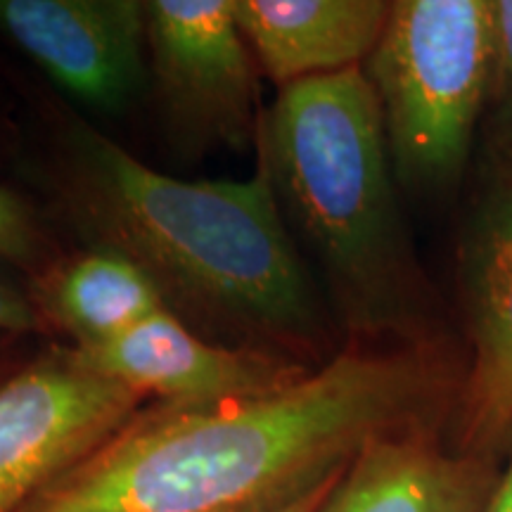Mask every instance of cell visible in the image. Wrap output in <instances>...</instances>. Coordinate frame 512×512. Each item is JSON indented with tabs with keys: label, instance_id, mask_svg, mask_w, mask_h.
<instances>
[{
	"label": "cell",
	"instance_id": "6da1fadb",
	"mask_svg": "<svg viewBox=\"0 0 512 512\" xmlns=\"http://www.w3.org/2000/svg\"><path fill=\"white\" fill-rule=\"evenodd\" d=\"M458 387L439 342L347 344L264 399L145 403L24 512H280L368 441L441 420Z\"/></svg>",
	"mask_w": 512,
	"mask_h": 512
},
{
	"label": "cell",
	"instance_id": "7a4b0ae2",
	"mask_svg": "<svg viewBox=\"0 0 512 512\" xmlns=\"http://www.w3.org/2000/svg\"><path fill=\"white\" fill-rule=\"evenodd\" d=\"M46 185L83 247L126 256L204 339L311 368L344 349L264 166L247 181H183L67 112Z\"/></svg>",
	"mask_w": 512,
	"mask_h": 512
},
{
	"label": "cell",
	"instance_id": "3957f363",
	"mask_svg": "<svg viewBox=\"0 0 512 512\" xmlns=\"http://www.w3.org/2000/svg\"><path fill=\"white\" fill-rule=\"evenodd\" d=\"M254 147L299 252L316 261L347 344L439 342L434 290L401 214L363 67L278 91Z\"/></svg>",
	"mask_w": 512,
	"mask_h": 512
},
{
	"label": "cell",
	"instance_id": "277c9868",
	"mask_svg": "<svg viewBox=\"0 0 512 512\" xmlns=\"http://www.w3.org/2000/svg\"><path fill=\"white\" fill-rule=\"evenodd\" d=\"M491 53V0H392L363 72L408 195L437 200L463 183L484 124Z\"/></svg>",
	"mask_w": 512,
	"mask_h": 512
},
{
	"label": "cell",
	"instance_id": "5b68a950",
	"mask_svg": "<svg viewBox=\"0 0 512 512\" xmlns=\"http://www.w3.org/2000/svg\"><path fill=\"white\" fill-rule=\"evenodd\" d=\"M147 86L181 157L245 152L256 143L259 64L233 0H145Z\"/></svg>",
	"mask_w": 512,
	"mask_h": 512
},
{
	"label": "cell",
	"instance_id": "8992f818",
	"mask_svg": "<svg viewBox=\"0 0 512 512\" xmlns=\"http://www.w3.org/2000/svg\"><path fill=\"white\" fill-rule=\"evenodd\" d=\"M145 401L53 342L0 387V512H24Z\"/></svg>",
	"mask_w": 512,
	"mask_h": 512
},
{
	"label": "cell",
	"instance_id": "52a82bcc",
	"mask_svg": "<svg viewBox=\"0 0 512 512\" xmlns=\"http://www.w3.org/2000/svg\"><path fill=\"white\" fill-rule=\"evenodd\" d=\"M470 368L456 394L458 448L491 456L512 434V164L486 159L458 242Z\"/></svg>",
	"mask_w": 512,
	"mask_h": 512
},
{
	"label": "cell",
	"instance_id": "ba28073f",
	"mask_svg": "<svg viewBox=\"0 0 512 512\" xmlns=\"http://www.w3.org/2000/svg\"><path fill=\"white\" fill-rule=\"evenodd\" d=\"M0 29L88 110L124 112L147 86L143 0H0Z\"/></svg>",
	"mask_w": 512,
	"mask_h": 512
},
{
	"label": "cell",
	"instance_id": "9c48e42d",
	"mask_svg": "<svg viewBox=\"0 0 512 512\" xmlns=\"http://www.w3.org/2000/svg\"><path fill=\"white\" fill-rule=\"evenodd\" d=\"M76 354L95 373L131 389L145 403L176 408L264 399L316 370L285 356L211 342L166 309L105 347Z\"/></svg>",
	"mask_w": 512,
	"mask_h": 512
},
{
	"label": "cell",
	"instance_id": "30bf717a",
	"mask_svg": "<svg viewBox=\"0 0 512 512\" xmlns=\"http://www.w3.org/2000/svg\"><path fill=\"white\" fill-rule=\"evenodd\" d=\"M439 425L368 441L316 512H484L501 470L491 456L448 448Z\"/></svg>",
	"mask_w": 512,
	"mask_h": 512
},
{
	"label": "cell",
	"instance_id": "8fae6325",
	"mask_svg": "<svg viewBox=\"0 0 512 512\" xmlns=\"http://www.w3.org/2000/svg\"><path fill=\"white\" fill-rule=\"evenodd\" d=\"M233 12L259 72L283 91L363 67L392 0H233Z\"/></svg>",
	"mask_w": 512,
	"mask_h": 512
},
{
	"label": "cell",
	"instance_id": "7c38bea8",
	"mask_svg": "<svg viewBox=\"0 0 512 512\" xmlns=\"http://www.w3.org/2000/svg\"><path fill=\"white\" fill-rule=\"evenodd\" d=\"M27 287L48 335H62L76 351L105 347L164 309L150 278L110 249L62 254Z\"/></svg>",
	"mask_w": 512,
	"mask_h": 512
},
{
	"label": "cell",
	"instance_id": "4fadbf2b",
	"mask_svg": "<svg viewBox=\"0 0 512 512\" xmlns=\"http://www.w3.org/2000/svg\"><path fill=\"white\" fill-rule=\"evenodd\" d=\"M62 254L36 209L0 185V261L22 273L24 280H34Z\"/></svg>",
	"mask_w": 512,
	"mask_h": 512
},
{
	"label": "cell",
	"instance_id": "5bb4252c",
	"mask_svg": "<svg viewBox=\"0 0 512 512\" xmlns=\"http://www.w3.org/2000/svg\"><path fill=\"white\" fill-rule=\"evenodd\" d=\"M494 53L484 114L486 159L512 164V0H491Z\"/></svg>",
	"mask_w": 512,
	"mask_h": 512
},
{
	"label": "cell",
	"instance_id": "9a60e30c",
	"mask_svg": "<svg viewBox=\"0 0 512 512\" xmlns=\"http://www.w3.org/2000/svg\"><path fill=\"white\" fill-rule=\"evenodd\" d=\"M10 271H15V268L0 261V332L22 337L48 335L43 318L38 316L29 297L27 280L12 278Z\"/></svg>",
	"mask_w": 512,
	"mask_h": 512
},
{
	"label": "cell",
	"instance_id": "2e32d148",
	"mask_svg": "<svg viewBox=\"0 0 512 512\" xmlns=\"http://www.w3.org/2000/svg\"><path fill=\"white\" fill-rule=\"evenodd\" d=\"M38 354L36 337L8 335L0 332V387L17 375Z\"/></svg>",
	"mask_w": 512,
	"mask_h": 512
},
{
	"label": "cell",
	"instance_id": "e0dca14e",
	"mask_svg": "<svg viewBox=\"0 0 512 512\" xmlns=\"http://www.w3.org/2000/svg\"><path fill=\"white\" fill-rule=\"evenodd\" d=\"M484 512H512V451L508 465L498 475V482L494 491H491V498L486 503Z\"/></svg>",
	"mask_w": 512,
	"mask_h": 512
},
{
	"label": "cell",
	"instance_id": "ac0fdd59",
	"mask_svg": "<svg viewBox=\"0 0 512 512\" xmlns=\"http://www.w3.org/2000/svg\"><path fill=\"white\" fill-rule=\"evenodd\" d=\"M342 472H344V470H342ZM342 472H339V475H342ZM339 475L328 479V482H325V484H320L316 491H311V494H306L304 498H299L297 503H292L290 508H285V510H280V512H316V510L320 508V503L325 501V496L330 494L332 486H335Z\"/></svg>",
	"mask_w": 512,
	"mask_h": 512
}]
</instances>
